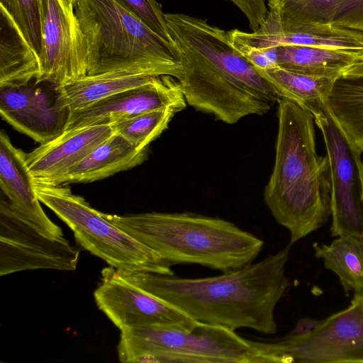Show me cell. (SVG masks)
Wrapping results in <instances>:
<instances>
[{
	"mask_svg": "<svg viewBox=\"0 0 363 363\" xmlns=\"http://www.w3.org/2000/svg\"><path fill=\"white\" fill-rule=\"evenodd\" d=\"M291 245L214 277L182 278L118 270L128 281L196 321L274 334L275 309L290 285L286 265Z\"/></svg>",
	"mask_w": 363,
	"mask_h": 363,
	"instance_id": "1",
	"label": "cell"
},
{
	"mask_svg": "<svg viewBox=\"0 0 363 363\" xmlns=\"http://www.w3.org/2000/svg\"><path fill=\"white\" fill-rule=\"evenodd\" d=\"M277 104L275 161L264 201L293 245L331 215L329 162L317 154L313 114L284 98Z\"/></svg>",
	"mask_w": 363,
	"mask_h": 363,
	"instance_id": "2",
	"label": "cell"
},
{
	"mask_svg": "<svg viewBox=\"0 0 363 363\" xmlns=\"http://www.w3.org/2000/svg\"><path fill=\"white\" fill-rule=\"evenodd\" d=\"M101 213L171 265L196 264L223 272L252 262L264 246L258 237L220 218L191 213Z\"/></svg>",
	"mask_w": 363,
	"mask_h": 363,
	"instance_id": "3",
	"label": "cell"
},
{
	"mask_svg": "<svg viewBox=\"0 0 363 363\" xmlns=\"http://www.w3.org/2000/svg\"><path fill=\"white\" fill-rule=\"evenodd\" d=\"M86 74L116 71L183 74L179 50L114 0H76Z\"/></svg>",
	"mask_w": 363,
	"mask_h": 363,
	"instance_id": "4",
	"label": "cell"
},
{
	"mask_svg": "<svg viewBox=\"0 0 363 363\" xmlns=\"http://www.w3.org/2000/svg\"><path fill=\"white\" fill-rule=\"evenodd\" d=\"M120 362L268 363L262 342L228 328L196 321L189 330L146 327L121 331Z\"/></svg>",
	"mask_w": 363,
	"mask_h": 363,
	"instance_id": "5",
	"label": "cell"
},
{
	"mask_svg": "<svg viewBox=\"0 0 363 363\" xmlns=\"http://www.w3.org/2000/svg\"><path fill=\"white\" fill-rule=\"evenodd\" d=\"M34 183L40 203L69 227L84 250L110 267L125 272L174 275L172 265L158 253L105 218L69 188Z\"/></svg>",
	"mask_w": 363,
	"mask_h": 363,
	"instance_id": "6",
	"label": "cell"
},
{
	"mask_svg": "<svg viewBox=\"0 0 363 363\" xmlns=\"http://www.w3.org/2000/svg\"><path fill=\"white\" fill-rule=\"evenodd\" d=\"M270 363L363 362V293L310 333L264 342Z\"/></svg>",
	"mask_w": 363,
	"mask_h": 363,
	"instance_id": "7",
	"label": "cell"
},
{
	"mask_svg": "<svg viewBox=\"0 0 363 363\" xmlns=\"http://www.w3.org/2000/svg\"><path fill=\"white\" fill-rule=\"evenodd\" d=\"M329 162L331 235L363 238V166L362 152L332 118L327 104L314 114Z\"/></svg>",
	"mask_w": 363,
	"mask_h": 363,
	"instance_id": "8",
	"label": "cell"
},
{
	"mask_svg": "<svg viewBox=\"0 0 363 363\" xmlns=\"http://www.w3.org/2000/svg\"><path fill=\"white\" fill-rule=\"evenodd\" d=\"M183 74L178 80L186 104L216 120L235 124L267 113L273 106L255 91L186 49L177 46Z\"/></svg>",
	"mask_w": 363,
	"mask_h": 363,
	"instance_id": "9",
	"label": "cell"
},
{
	"mask_svg": "<svg viewBox=\"0 0 363 363\" xmlns=\"http://www.w3.org/2000/svg\"><path fill=\"white\" fill-rule=\"evenodd\" d=\"M79 250L21 216L1 194L0 275L37 269L74 271Z\"/></svg>",
	"mask_w": 363,
	"mask_h": 363,
	"instance_id": "10",
	"label": "cell"
},
{
	"mask_svg": "<svg viewBox=\"0 0 363 363\" xmlns=\"http://www.w3.org/2000/svg\"><path fill=\"white\" fill-rule=\"evenodd\" d=\"M171 35L208 64L245 84L274 105L280 97L272 86L233 46L228 33L206 20L184 13H164Z\"/></svg>",
	"mask_w": 363,
	"mask_h": 363,
	"instance_id": "11",
	"label": "cell"
},
{
	"mask_svg": "<svg viewBox=\"0 0 363 363\" xmlns=\"http://www.w3.org/2000/svg\"><path fill=\"white\" fill-rule=\"evenodd\" d=\"M94 292L98 308L121 331L146 327L189 330L196 320L172 304L125 279L112 267L101 271Z\"/></svg>",
	"mask_w": 363,
	"mask_h": 363,
	"instance_id": "12",
	"label": "cell"
},
{
	"mask_svg": "<svg viewBox=\"0 0 363 363\" xmlns=\"http://www.w3.org/2000/svg\"><path fill=\"white\" fill-rule=\"evenodd\" d=\"M41 50L36 83L62 85L86 75V61L73 4L65 0H38Z\"/></svg>",
	"mask_w": 363,
	"mask_h": 363,
	"instance_id": "13",
	"label": "cell"
},
{
	"mask_svg": "<svg viewBox=\"0 0 363 363\" xmlns=\"http://www.w3.org/2000/svg\"><path fill=\"white\" fill-rule=\"evenodd\" d=\"M58 85L41 82L20 87H0L1 118L40 144L65 132L71 113L58 95Z\"/></svg>",
	"mask_w": 363,
	"mask_h": 363,
	"instance_id": "14",
	"label": "cell"
},
{
	"mask_svg": "<svg viewBox=\"0 0 363 363\" xmlns=\"http://www.w3.org/2000/svg\"><path fill=\"white\" fill-rule=\"evenodd\" d=\"M186 104L179 81L169 75H160L147 84L117 93L86 108L71 112L65 131L111 125L160 108H173L179 112Z\"/></svg>",
	"mask_w": 363,
	"mask_h": 363,
	"instance_id": "15",
	"label": "cell"
},
{
	"mask_svg": "<svg viewBox=\"0 0 363 363\" xmlns=\"http://www.w3.org/2000/svg\"><path fill=\"white\" fill-rule=\"evenodd\" d=\"M113 134L111 125H94L65 131L40 144L26 153L34 182L52 184Z\"/></svg>",
	"mask_w": 363,
	"mask_h": 363,
	"instance_id": "16",
	"label": "cell"
},
{
	"mask_svg": "<svg viewBox=\"0 0 363 363\" xmlns=\"http://www.w3.org/2000/svg\"><path fill=\"white\" fill-rule=\"evenodd\" d=\"M0 186L21 216L51 237L64 238L62 229L47 216L40 204L26 152L14 147L4 130L0 133Z\"/></svg>",
	"mask_w": 363,
	"mask_h": 363,
	"instance_id": "17",
	"label": "cell"
},
{
	"mask_svg": "<svg viewBox=\"0 0 363 363\" xmlns=\"http://www.w3.org/2000/svg\"><path fill=\"white\" fill-rule=\"evenodd\" d=\"M267 24L251 37L259 48L283 45H308L349 50H363V33L333 23L279 26L267 17Z\"/></svg>",
	"mask_w": 363,
	"mask_h": 363,
	"instance_id": "18",
	"label": "cell"
},
{
	"mask_svg": "<svg viewBox=\"0 0 363 363\" xmlns=\"http://www.w3.org/2000/svg\"><path fill=\"white\" fill-rule=\"evenodd\" d=\"M147 155V148L138 147L114 133L50 185L66 186L103 179L142 164Z\"/></svg>",
	"mask_w": 363,
	"mask_h": 363,
	"instance_id": "19",
	"label": "cell"
},
{
	"mask_svg": "<svg viewBox=\"0 0 363 363\" xmlns=\"http://www.w3.org/2000/svg\"><path fill=\"white\" fill-rule=\"evenodd\" d=\"M157 76L128 71L86 74L58 86L59 99L72 112L117 93L147 84Z\"/></svg>",
	"mask_w": 363,
	"mask_h": 363,
	"instance_id": "20",
	"label": "cell"
},
{
	"mask_svg": "<svg viewBox=\"0 0 363 363\" xmlns=\"http://www.w3.org/2000/svg\"><path fill=\"white\" fill-rule=\"evenodd\" d=\"M0 11V87L26 86L39 75V58L9 14Z\"/></svg>",
	"mask_w": 363,
	"mask_h": 363,
	"instance_id": "21",
	"label": "cell"
},
{
	"mask_svg": "<svg viewBox=\"0 0 363 363\" xmlns=\"http://www.w3.org/2000/svg\"><path fill=\"white\" fill-rule=\"evenodd\" d=\"M362 54L363 50L283 45L277 48V62L279 67L291 72L340 78L342 71L358 61Z\"/></svg>",
	"mask_w": 363,
	"mask_h": 363,
	"instance_id": "22",
	"label": "cell"
},
{
	"mask_svg": "<svg viewBox=\"0 0 363 363\" xmlns=\"http://www.w3.org/2000/svg\"><path fill=\"white\" fill-rule=\"evenodd\" d=\"M257 71L272 86L280 98L295 102L313 116L323 111L328 96L338 79L297 73L279 66Z\"/></svg>",
	"mask_w": 363,
	"mask_h": 363,
	"instance_id": "23",
	"label": "cell"
},
{
	"mask_svg": "<svg viewBox=\"0 0 363 363\" xmlns=\"http://www.w3.org/2000/svg\"><path fill=\"white\" fill-rule=\"evenodd\" d=\"M313 247L315 256L337 276L345 293H363V238L339 236L329 245Z\"/></svg>",
	"mask_w": 363,
	"mask_h": 363,
	"instance_id": "24",
	"label": "cell"
},
{
	"mask_svg": "<svg viewBox=\"0 0 363 363\" xmlns=\"http://www.w3.org/2000/svg\"><path fill=\"white\" fill-rule=\"evenodd\" d=\"M327 107L350 141L363 152V79L338 78L328 96Z\"/></svg>",
	"mask_w": 363,
	"mask_h": 363,
	"instance_id": "25",
	"label": "cell"
},
{
	"mask_svg": "<svg viewBox=\"0 0 363 363\" xmlns=\"http://www.w3.org/2000/svg\"><path fill=\"white\" fill-rule=\"evenodd\" d=\"M267 17L281 26L333 23L342 0H267Z\"/></svg>",
	"mask_w": 363,
	"mask_h": 363,
	"instance_id": "26",
	"label": "cell"
},
{
	"mask_svg": "<svg viewBox=\"0 0 363 363\" xmlns=\"http://www.w3.org/2000/svg\"><path fill=\"white\" fill-rule=\"evenodd\" d=\"M178 111L164 108L140 113L111 124L114 133L140 148H147L151 142L165 130Z\"/></svg>",
	"mask_w": 363,
	"mask_h": 363,
	"instance_id": "27",
	"label": "cell"
},
{
	"mask_svg": "<svg viewBox=\"0 0 363 363\" xmlns=\"http://www.w3.org/2000/svg\"><path fill=\"white\" fill-rule=\"evenodd\" d=\"M0 8L13 21L39 58L42 41L39 1L0 0Z\"/></svg>",
	"mask_w": 363,
	"mask_h": 363,
	"instance_id": "28",
	"label": "cell"
},
{
	"mask_svg": "<svg viewBox=\"0 0 363 363\" xmlns=\"http://www.w3.org/2000/svg\"><path fill=\"white\" fill-rule=\"evenodd\" d=\"M114 1L138 17L160 37L174 45H177L168 28L162 6L156 0Z\"/></svg>",
	"mask_w": 363,
	"mask_h": 363,
	"instance_id": "29",
	"label": "cell"
},
{
	"mask_svg": "<svg viewBox=\"0 0 363 363\" xmlns=\"http://www.w3.org/2000/svg\"><path fill=\"white\" fill-rule=\"evenodd\" d=\"M230 42L257 69L267 70L278 67L277 48H257L236 41Z\"/></svg>",
	"mask_w": 363,
	"mask_h": 363,
	"instance_id": "30",
	"label": "cell"
},
{
	"mask_svg": "<svg viewBox=\"0 0 363 363\" xmlns=\"http://www.w3.org/2000/svg\"><path fill=\"white\" fill-rule=\"evenodd\" d=\"M333 23L363 33V0H342Z\"/></svg>",
	"mask_w": 363,
	"mask_h": 363,
	"instance_id": "31",
	"label": "cell"
},
{
	"mask_svg": "<svg viewBox=\"0 0 363 363\" xmlns=\"http://www.w3.org/2000/svg\"><path fill=\"white\" fill-rule=\"evenodd\" d=\"M247 17L252 31L257 30L263 24L269 10L266 0H229Z\"/></svg>",
	"mask_w": 363,
	"mask_h": 363,
	"instance_id": "32",
	"label": "cell"
},
{
	"mask_svg": "<svg viewBox=\"0 0 363 363\" xmlns=\"http://www.w3.org/2000/svg\"><path fill=\"white\" fill-rule=\"evenodd\" d=\"M322 320H315L310 318H300L294 330L290 333L292 335H302L311 333L322 323Z\"/></svg>",
	"mask_w": 363,
	"mask_h": 363,
	"instance_id": "33",
	"label": "cell"
},
{
	"mask_svg": "<svg viewBox=\"0 0 363 363\" xmlns=\"http://www.w3.org/2000/svg\"><path fill=\"white\" fill-rule=\"evenodd\" d=\"M340 77L347 79H363V54L361 58L345 68Z\"/></svg>",
	"mask_w": 363,
	"mask_h": 363,
	"instance_id": "34",
	"label": "cell"
},
{
	"mask_svg": "<svg viewBox=\"0 0 363 363\" xmlns=\"http://www.w3.org/2000/svg\"><path fill=\"white\" fill-rule=\"evenodd\" d=\"M67 3L70 4H74L76 1V0H65Z\"/></svg>",
	"mask_w": 363,
	"mask_h": 363,
	"instance_id": "35",
	"label": "cell"
},
{
	"mask_svg": "<svg viewBox=\"0 0 363 363\" xmlns=\"http://www.w3.org/2000/svg\"><path fill=\"white\" fill-rule=\"evenodd\" d=\"M362 166H363V161H362Z\"/></svg>",
	"mask_w": 363,
	"mask_h": 363,
	"instance_id": "36",
	"label": "cell"
}]
</instances>
